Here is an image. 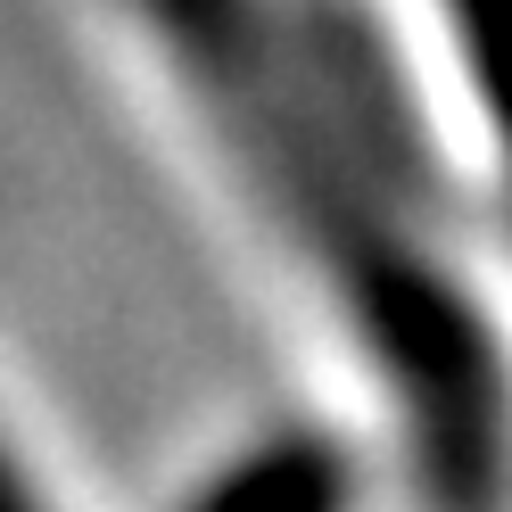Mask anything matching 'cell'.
I'll list each match as a JSON object with an SVG mask.
<instances>
[{"label": "cell", "instance_id": "1", "mask_svg": "<svg viewBox=\"0 0 512 512\" xmlns=\"http://www.w3.org/2000/svg\"><path fill=\"white\" fill-rule=\"evenodd\" d=\"M190 512H347V455L323 438L256 446L240 471H223Z\"/></svg>", "mask_w": 512, "mask_h": 512}, {"label": "cell", "instance_id": "2", "mask_svg": "<svg viewBox=\"0 0 512 512\" xmlns=\"http://www.w3.org/2000/svg\"><path fill=\"white\" fill-rule=\"evenodd\" d=\"M446 9L463 25V50H471L479 83H488V116L512 149V0H446Z\"/></svg>", "mask_w": 512, "mask_h": 512}, {"label": "cell", "instance_id": "3", "mask_svg": "<svg viewBox=\"0 0 512 512\" xmlns=\"http://www.w3.org/2000/svg\"><path fill=\"white\" fill-rule=\"evenodd\" d=\"M0 512H42V496H34V479L17 471V455H0Z\"/></svg>", "mask_w": 512, "mask_h": 512}]
</instances>
